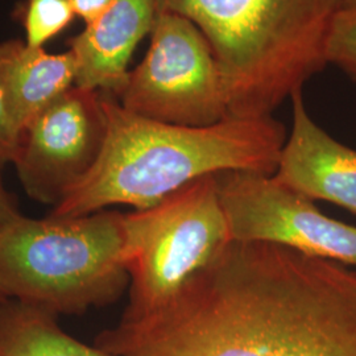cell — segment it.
<instances>
[{
    "instance_id": "6da1fadb",
    "label": "cell",
    "mask_w": 356,
    "mask_h": 356,
    "mask_svg": "<svg viewBox=\"0 0 356 356\" xmlns=\"http://www.w3.org/2000/svg\"><path fill=\"white\" fill-rule=\"evenodd\" d=\"M94 346L113 356H356V269L229 242L165 302L123 313Z\"/></svg>"
},
{
    "instance_id": "7a4b0ae2",
    "label": "cell",
    "mask_w": 356,
    "mask_h": 356,
    "mask_svg": "<svg viewBox=\"0 0 356 356\" xmlns=\"http://www.w3.org/2000/svg\"><path fill=\"white\" fill-rule=\"evenodd\" d=\"M107 134L89 173L49 216H89L115 204L149 209L197 178L241 170L275 175L286 141L273 116L227 118L209 127L143 118L103 92Z\"/></svg>"
},
{
    "instance_id": "3957f363",
    "label": "cell",
    "mask_w": 356,
    "mask_h": 356,
    "mask_svg": "<svg viewBox=\"0 0 356 356\" xmlns=\"http://www.w3.org/2000/svg\"><path fill=\"white\" fill-rule=\"evenodd\" d=\"M209 40L229 118H264L327 65L325 45L343 0H154Z\"/></svg>"
},
{
    "instance_id": "277c9868",
    "label": "cell",
    "mask_w": 356,
    "mask_h": 356,
    "mask_svg": "<svg viewBox=\"0 0 356 356\" xmlns=\"http://www.w3.org/2000/svg\"><path fill=\"white\" fill-rule=\"evenodd\" d=\"M124 216L44 219L23 214L0 223V301L54 316L111 305L129 288Z\"/></svg>"
},
{
    "instance_id": "5b68a950",
    "label": "cell",
    "mask_w": 356,
    "mask_h": 356,
    "mask_svg": "<svg viewBox=\"0 0 356 356\" xmlns=\"http://www.w3.org/2000/svg\"><path fill=\"white\" fill-rule=\"evenodd\" d=\"M124 235L129 275L124 313L138 314L165 302L232 242L218 173L126 214Z\"/></svg>"
},
{
    "instance_id": "8992f818",
    "label": "cell",
    "mask_w": 356,
    "mask_h": 356,
    "mask_svg": "<svg viewBox=\"0 0 356 356\" xmlns=\"http://www.w3.org/2000/svg\"><path fill=\"white\" fill-rule=\"evenodd\" d=\"M116 99L134 114L176 126L209 127L229 118L213 47L175 13H157L148 51Z\"/></svg>"
},
{
    "instance_id": "52a82bcc",
    "label": "cell",
    "mask_w": 356,
    "mask_h": 356,
    "mask_svg": "<svg viewBox=\"0 0 356 356\" xmlns=\"http://www.w3.org/2000/svg\"><path fill=\"white\" fill-rule=\"evenodd\" d=\"M218 186L232 242L276 244L356 269V227L323 214L275 175L222 172Z\"/></svg>"
},
{
    "instance_id": "ba28073f",
    "label": "cell",
    "mask_w": 356,
    "mask_h": 356,
    "mask_svg": "<svg viewBox=\"0 0 356 356\" xmlns=\"http://www.w3.org/2000/svg\"><path fill=\"white\" fill-rule=\"evenodd\" d=\"M106 134L103 92L66 90L22 131L13 165L26 195L51 209L60 204L98 160Z\"/></svg>"
},
{
    "instance_id": "9c48e42d",
    "label": "cell",
    "mask_w": 356,
    "mask_h": 356,
    "mask_svg": "<svg viewBox=\"0 0 356 356\" xmlns=\"http://www.w3.org/2000/svg\"><path fill=\"white\" fill-rule=\"evenodd\" d=\"M293 122L275 177L313 201L341 206L356 216V149L335 140L312 119L302 90L291 97Z\"/></svg>"
},
{
    "instance_id": "30bf717a",
    "label": "cell",
    "mask_w": 356,
    "mask_h": 356,
    "mask_svg": "<svg viewBox=\"0 0 356 356\" xmlns=\"http://www.w3.org/2000/svg\"><path fill=\"white\" fill-rule=\"evenodd\" d=\"M157 13L154 0H115L85 24L67 42L76 60L74 86L116 98L127 81L132 54L151 35Z\"/></svg>"
},
{
    "instance_id": "8fae6325",
    "label": "cell",
    "mask_w": 356,
    "mask_h": 356,
    "mask_svg": "<svg viewBox=\"0 0 356 356\" xmlns=\"http://www.w3.org/2000/svg\"><path fill=\"white\" fill-rule=\"evenodd\" d=\"M72 51L48 53L24 38L0 41V90L15 126L22 131L49 103L74 86Z\"/></svg>"
},
{
    "instance_id": "7c38bea8",
    "label": "cell",
    "mask_w": 356,
    "mask_h": 356,
    "mask_svg": "<svg viewBox=\"0 0 356 356\" xmlns=\"http://www.w3.org/2000/svg\"><path fill=\"white\" fill-rule=\"evenodd\" d=\"M0 356H113L63 330L58 317L17 301H0Z\"/></svg>"
},
{
    "instance_id": "4fadbf2b",
    "label": "cell",
    "mask_w": 356,
    "mask_h": 356,
    "mask_svg": "<svg viewBox=\"0 0 356 356\" xmlns=\"http://www.w3.org/2000/svg\"><path fill=\"white\" fill-rule=\"evenodd\" d=\"M76 19L69 0H26L22 11L24 41L31 48H45Z\"/></svg>"
},
{
    "instance_id": "5bb4252c",
    "label": "cell",
    "mask_w": 356,
    "mask_h": 356,
    "mask_svg": "<svg viewBox=\"0 0 356 356\" xmlns=\"http://www.w3.org/2000/svg\"><path fill=\"white\" fill-rule=\"evenodd\" d=\"M325 60L356 83V7L342 8L334 17L326 38Z\"/></svg>"
},
{
    "instance_id": "9a60e30c",
    "label": "cell",
    "mask_w": 356,
    "mask_h": 356,
    "mask_svg": "<svg viewBox=\"0 0 356 356\" xmlns=\"http://www.w3.org/2000/svg\"><path fill=\"white\" fill-rule=\"evenodd\" d=\"M20 135L22 134L13 123L0 90V169L8 164H13L19 148Z\"/></svg>"
},
{
    "instance_id": "2e32d148",
    "label": "cell",
    "mask_w": 356,
    "mask_h": 356,
    "mask_svg": "<svg viewBox=\"0 0 356 356\" xmlns=\"http://www.w3.org/2000/svg\"><path fill=\"white\" fill-rule=\"evenodd\" d=\"M74 8L76 17L83 20L85 24L92 22L104 13L115 0H69Z\"/></svg>"
},
{
    "instance_id": "e0dca14e",
    "label": "cell",
    "mask_w": 356,
    "mask_h": 356,
    "mask_svg": "<svg viewBox=\"0 0 356 356\" xmlns=\"http://www.w3.org/2000/svg\"><path fill=\"white\" fill-rule=\"evenodd\" d=\"M22 214L17 209L16 200L13 198V194L6 189L3 179L0 176V223L4 220H8L11 218Z\"/></svg>"
},
{
    "instance_id": "ac0fdd59",
    "label": "cell",
    "mask_w": 356,
    "mask_h": 356,
    "mask_svg": "<svg viewBox=\"0 0 356 356\" xmlns=\"http://www.w3.org/2000/svg\"><path fill=\"white\" fill-rule=\"evenodd\" d=\"M356 7V0H343V8Z\"/></svg>"
}]
</instances>
